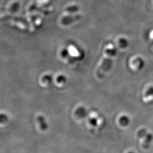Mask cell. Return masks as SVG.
I'll use <instances>...</instances> for the list:
<instances>
[{
  "mask_svg": "<svg viewBox=\"0 0 153 153\" xmlns=\"http://www.w3.org/2000/svg\"><path fill=\"white\" fill-rule=\"evenodd\" d=\"M38 121L39 122V124H40V126L41 129L42 130H46L47 129L48 125L47 124L45 118L43 116H40L38 117Z\"/></svg>",
  "mask_w": 153,
  "mask_h": 153,
  "instance_id": "cell-8",
  "label": "cell"
},
{
  "mask_svg": "<svg viewBox=\"0 0 153 153\" xmlns=\"http://www.w3.org/2000/svg\"><path fill=\"white\" fill-rule=\"evenodd\" d=\"M129 46V41L125 38H120L118 40V46L120 49H126Z\"/></svg>",
  "mask_w": 153,
  "mask_h": 153,
  "instance_id": "cell-7",
  "label": "cell"
},
{
  "mask_svg": "<svg viewBox=\"0 0 153 153\" xmlns=\"http://www.w3.org/2000/svg\"><path fill=\"white\" fill-rule=\"evenodd\" d=\"M148 133V132L146 129H140V130H139L137 132V137L139 138H144L146 136V135Z\"/></svg>",
  "mask_w": 153,
  "mask_h": 153,
  "instance_id": "cell-11",
  "label": "cell"
},
{
  "mask_svg": "<svg viewBox=\"0 0 153 153\" xmlns=\"http://www.w3.org/2000/svg\"><path fill=\"white\" fill-rule=\"evenodd\" d=\"M130 66L133 69L136 71H140L142 70L145 65V62L143 58L139 56L135 57L130 60Z\"/></svg>",
  "mask_w": 153,
  "mask_h": 153,
  "instance_id": "cell-2",
  "label": "cell"
},
{
  "mask_svg": "<svg viewBox=\"0 0 153 153\" xmlns=\"http://www.w3.org/2000/svg\"><path fill=\"white\" fill-rule=\"evenodd\" d=\"M143 100L148 104L153 103V86H149L145 91Z\"/></svg>",
  "mask_w": 153,
  "mask_h": 153,
  "instance_id": "cell-4",
  "label": "cell"
},
{
  "mask_svg": "<svg viewBox=\"0 0 153 153\" xmlns=\"http://www.w3.org/2000/svg\"><path fill=\"white\" fill-rule=\"evenodd\" d=\"M20 7V4L18 2H15L13 3L9 8V11L12 13H15L19 10Z\"/></svg>",
  "mask_w": 153,
  "mask_h": 153,
  "instance_id": "cell-9",
  "label": "cell"
},
{
  "mask_svg": "<svg viewBox=\"0 0 153 153\" xmlns=\"http://www.w3.org/2000/svg\"><path fill=\"white\" fill-rule=\"evenodd\" d=\"M79 10V8L78 6L76 5H74V6H69L67 8L66 11L69 13H76Z\"/></svg>",
  "mask_w": 153,
  "mask_h": 153,
  "instance_id": "cell-10",
  "label": "cell"
},
{
  "mask_svg": "<svg viewBox=\"0 0 153 153\" xmlns=\"http://www.w3.org/2000/svg\"><path fill=\"white\" fill-rule=\"evenodd\" d=\"M153 141V135L151 133H147L142 143V147L145 149H149Z\"/></svg>",
  "mask_w": 153,
  "mask_h": 153,
  "instance_id": "cell-5",
  "label": "cell"
},
{
  "mask_svg": "<svg viewBox=\"0 0 153 153\" xmlns=\"http://www.w3.org/2000/svg\"><path fill=\"white\" fill-rule=\"evenodd\" d=\"M119 124L123 127H126L130 124L129 117L126 115H123L120 117L119 119Z\"/></svg>",
  "mask_w": 153,
  "mask_h": 153,
  "instance_id": "cell-6",
  "label": "cell"
},
{
  "mask_svg": "<svg viewBox=\"0 0 153 153\" xmlns=\"http://www.w3.org/2000/svg\"><path fill=\"white\" fill-rule=\"evenodd\" d=\"M81 18V15H68L64 16L61 19V22L62 25L66 26L73 23L74 22L79 20Z\"/></svg>",
  "mask_w": 153,
  "mask_h": 153,
  "instance_id": "cell-3",
  "label": "cell"
},
{
  "mask_svg": "<svg viewBox=\"0 0 153 153\" xmlns=\"http://www.w3.org/2000/svg\"><path fill=\"white\" fill-rule=\"evenodd\" d=\"M127 153H135L134 152H133V151H129Z\"/></svg>",
  "mask_w": 153,
  "mask_h": 153,
  "instance_id": "cell-12",
  "label": "cell"
},
{
  "mask_svg": "<svg viewBox=\"0 0 153 153\" xmlns=\"http://www.w3.org/2000/svg\"><path fill=\"white\" fill-rule=\"evenodd\" d=\"M117 53V48L115 45L110 44L105 48L103 60L97 71L99 78H102L106 73L111 69L113 65V58Z\"/></svg>",
  "mask_w": 153,
  "mask_h": 153,
  "instance_id": "cell-1",
  "label": "cell"
}]
</instances>
